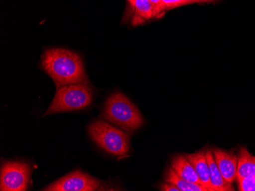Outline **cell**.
<instances>
[{"mask_svg":"<svg viewBox=\"0 0 255 191\" xmlns=\"http://www.w3.org/2000/svg\"><path fill=\"white\" fill-rule=\"evenodd\" d=\"M177 0H161L160 1V12H163L167 9L175 8Z\"/></svg>","mask_w":255,"mask_h":191,"instance_id":"9a60e30c","label":"cell"},{"mask_svg":"<svg viewBox=\"0 0 255 191\" xmlns=\"http://www.w3.org/2000/svg\"><path fill=\"white\" fill-rule=\"evenodd\" d=\"M206 0H177L175 8L182 6V5H189L192 3H199V2H206Z\"/></svg>","mask_w":255,"mask_h":191,"instance_id":"e0dca14e","label":"cell"},{"mask_svg":"<svg viewBox=\"0 0 255 191\" xmlns=\"http://www.w3.org/2000/svg\"><path fill=\"white\" fill-rule=\"evenodd\" d=\"M93 91L87 81L60 87L43 117L66 111H77L90 106Z\"/></svg>","mask_w":255,"mask_h":191,"instance_id":"3957f363","label":"cell"},{"mask_svg":"<svg viewBox=\"0 0 255 191\" xmlns=\"http://www.w3.org/2000/svg\"><path fill=\"white\" fill-rule=\"evenodd\" d=\"M185 156L194 167L200 180V183L210 191H213L210 183V170L206 158V151L201 150L192 154H185Z\"/></svg>","mask_w":255,"mask_h":191,"instance_id":"ba28073f","label":"cell"},{"mask_svg":"<svg viewBox=\"0 0 255 191\" xmlns=\"http://www.w3.org/2000/svg\"><path fill=\"white\" fill-rule=\"evenodd\" d=\"M41 67L52 78L57 88L87 81L80 56L62 48H53L43 54Z\"/></svg>","mask_w":255,"mask_h":191,"instance_id":"6da1fadb","label":"cell"},{"mask_svg":"<svg viewBox=\"0 0 255 191\" xmlns=\"http://www.w3.org/2000/svg\"><path fill=\"white\" fill-rule=\"evenodd\" d=\"M160 1L161 0H150V2L154 6L156 16H158L159 14L161 13L160 12Z\"/></svg>","mask_w":255,"mask_h":191,"instance_id":"ac0fdd59","label":"cell"},{"mask_svg":"<svg viewBox=\"0 0 255 191\" xmlns=\"http://www.w3.org/2000/svg\"><path fill=\"white\" fill-rule=\"evenodd\" d=\"M170 167L173 168L176 174L183 179L191 183L201 185L200 178L195 170L194 167L184 155L177 154L172 157Z\"/></svg>","mask_w":255,"mask_h":191,"instance_id":"9c48e42d","label":"cell"},{"mask_svg":"<svg viewBox=\"0 0 255 191\" xmlns=\"http://www.w3.org/2000/svg\"><path fill=\"white\" fill-rule=\"evenodd\" d=\"M237 179L255 176V156L251 155L247 148L242 146L238 152Z\"/></svg>","mask_w":255,"mask_h":191,"instance_id":"8fae6325","label":"cell"},{"mask_svg":"<svg viewBox=\"0 0 255 191\" xmlns=\"http://www.w3.org/2000/svg\"><path fill=\"white\" fill-rule=\"evenodd\" d=\"M160 191H180V189L172 183L166 182V183H162L160 186Z\"/></svg>","mask_w":255,"mask_h":191,"instance_id":"2e32d148","label":"cell"},{"mask_svg":"<svg viewBox=\"0 0 255 191\" xmlns=\"http://www.w3.org/2000/svg\"><path fill=\"white\" fill-rule=\"evenodd\" d=\"M102 116L128 132L139 129L144 122L137 107L120 92L109 97L103 107Z\"/></svg>","mask_w":255,"mask_h":191,"instance_id":"7a4b0ae2","label":"cell"},{"mask_svg":"<svg viewBox=\"0 0 255 191\" xmlns=\"http://www.w3.org/2000/svg\"><path fill=\"white\" fill-rule=\"evenodd\" d=\"M164 180L166 182L175 185L180 191H210L203 185L191 183L180 178L171 167H169L166 171Z\"/></svg>","mask_w":255,"mask_h":191,"instance_id":"4fadbf2b","label":"cell"},{"mask_svg":"<svg viewBox=\"0 0 255 191\" xmlns=\"http://www.w3.org/2000/svg\"><path fill=\"white\" fill-rule=\"evenodd\" d=\"M206 158L210 170V183L213 191H234L235 188L233 186V184L226 182L219 170L215 160L213 151L210 149L206 150Z\"/></svg>","mask_w":255,"mask_h":191,"instance_id":"30bf717a","label":"cell"},{"mask_svg":"<svg viewBox=\"0 0 255 191\" xmlns=\"http://www.w3.org/2000/svg\"><path fill=\"white\" fill-rule=\"evenodd\" d=\"M101 188L99 180L80 171H75L57 180L43 191H94Z\"/></svg>","mask_w":255,"mask_h":191,"instance_id":"8992f818","label":"cell"},{"mask_svg":"<svg viewBox=\"0 0 255 191\" xmlns=\"http://www.w3.org/2000/svg\"><path fill=\"white\" fill-rule=\"evenodd\" d=\"M30 167L21 162H6L1 168L2 191H25L29 182Z\"/></svg>","mask_w":255,"mask_h":191,"instance_id":"5b68a950","label":"cell"},{"mask_svg":"<svg viewBox=\"0 0 255 191\" xmlns=\"http://www.w3.org/2000/svg\"><path fill=\"white\" fill-rule=\"evenodd\" d=\"M218 0H206V2H216Z\"/></svg>","mask_w":255,"mask_h":191,"instance_id":"ffe728a7","label":"cell"},{"mask_svg":"<svg viewBox=\"0 0 255 191\" xmlns=\"http://www.w3.org/2000/svg\"><path fill=\"white\" fill-rule=\"evenodd\" d=\"M89 132L92 139L108 153L123 157L129 152L128 134L105 121H97L93 123L89 127Z\"/></svg>","mask_w":255,"mask_h":191,"instance_id":"277c9868","label":"cell"},{"mask_svg":"<svg viewBox=\"0 0 255 191\" xmlns=\"http://www.w3.org/2000/svg\"><path fill=\"white\" fill-rule=\"evenodd\" d=\"M215 160L226 182L233 184L237 180L238 155L236 152L214 148Z\"/></svg>","mask_w":255,"mask_h":191,"instance_id":"52a82bcc","label":"cell"},{"mask_svg":"<svg viewBox=\"0 0 255 191\" xmlns=\"http://www.w3.org/2000/svg\"><path fill=\"white\" fill-rule=\"evenodd\" d=\"M239 191H255V176L246 177L237 179Z\"/></svg>","mask_w":255,"mask_h":191,"instance_id":"5bb4252c","label":"cell"},{"mask_svg":"<svg viewBox=\"0 0 255 191\" xmlns=\"http://www.w3.org/2000/svg\"><path fill=\"white\" fill-rule=\"evenodd\" d=\"M132 8L134 12L131 24L134 26L141 25L144 21L156 17L154 6L150 0H135Z\"/></svg>","mask_w":255,"mask_h":191,"instance_id":"7c38bea8","label":"cell"},{"mask_svg":"<svg viewBox=\"0 0 255 191\" xmlns=\"http://www.w3.org/2000/svg\"><path fill=\"white\" fill-rule=\"evenodd\" d=\"M128 2H129V3L131 4V6L133 7V5H134V2H135V0H128Z\"/></svg>","mask_w":255,"mask_h":191,"instance_id":"d6986e66","label":"cell"}]
</instances>
